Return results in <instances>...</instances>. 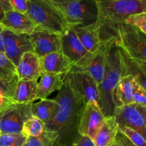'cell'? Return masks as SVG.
Returning <instances> with one entry per match:
<instances>
[{
  "mask_svg": "<svg viewBox=\"0 0 146 146\" xmlns=\"http://www.w3.org/2000/svg\"><path fill=\"white\" fill-rule=\"evenodd\" d=\"M9 4L11 10L21 14H27L28 10L27 0H9Z\"/></svg>",
  "mask_w": 146,
  "mask_h": 146,
  "instance_id": "33",
  "label": "cell"
},
{
  "mask_svg": "<svg viewBox=\"0 0 146 146\" xmlns=\"http://www.w3.org/2000/svg\"><path fill=\"white\" fill-rule=\"evenodd\" d=\"M44 131V124L37 118L31 116L24 123L21 133L27 137H35Z\"/></svg>",
  "mask_w": 146,
  "mask_h": 146,
  "instance_id": "28",
  "label": "cell"
},
{
  "mask_svg": "<svg viewBox=\"0 0 146 146\" xmlns=\"http://www.w3.org/2000/svg\"><path fill=\"white\" fill-rule=\"evenodd\" d=\"M74 29L84 48L90 54L96 53L104 44V41L100 37L98 21L86 27H74Z\"/></svg>",
  "mask_w": 146,
  "mask_h": 146,
  "instance_id": "17",
  "label": "cell"
},
{
  "mask_svg": "<svg viewBox=\"0 0 146 146\" xmlns=\"http://www.w3.org/2000/svg\"><path fill=\"white\" fill-rule=\"evenodd\" d=\"M53 5L62 14L68 27H86L98 21L96 0H74Z\"/></svg>",
  "mask_w": 146,
  "mask_h": 146,
  "instance_id": "5",
  "label": "cell"
},
{
  "mask_svg": "<svg viewBox=\"0 0 146 146\" xmlns=\"http://www.w3.org/2000/svg\"><path fill=\"white\" fill-rule=\"evenodd\" d=\"M34 53L38 57L61 51V35L36 27L29 35Z\"/></svg>",
  "mask_w": 146,
  "mask_h": 146,
  "instance_id": "12",
  "label": "cell"
},
{
  "mask_svg": "<svg viewBox=\"0 0 146 146\" xmlns=\"http://www.w3.org/2000/svg\"><path fill=\"white\" fill-rule=\"evenodd\" d=\"M96 1H115V0H96Z\"/></svg>",
  "mask_w": 146,
  "mask_h": 146,
  "instance_id": "42",
  "label": "cell"
},
{
  "mask_svg": "<svg viewBox=\"0 0 146 146\" xmlns=\"http://www.w3.org/2000/svg\"><path fill=\"white\" fill-rule=\"evenodd\" d=\"M27 137L22 133H1L0 146H23Z\"/></svg>",
  "mask_w": 146,
  "mask_h": 146,
  "instance_id": "29",
  "label": "cell"
},
{
  "mask_svg": "<svg viewBox=\"0 0 146 146\" xmlns=\"http://www.w3.org/2000/svg\"><path fill=\"white\" fill-rule=\"evenodd\" d=\"M2 37L4 54L16 67L23 54L34 51L29 34H19L3 27Z\"/></svg>",
  "mask_w": 146,
  "mask_h": 146,
  "instance_id": "11",
  "label": "cell"
},
{
  "mask_svg": "<svg viewBox=\"0 0 146 146\" xmlns=\"http://www.w3.org/2000/svg\"><path fill=\"white\" fill-rule=\"evenodd\" d=\"M17 72L19 80L38 81L43 73L39 58L34 51H29L21 56L17 66Z\"/></svg>",
  "mask_w": 146,
  "mask_h": 146,
  "instance_id": "14",
  "label": "cell"
},
{
  "mask_svg": "<svg viewBox=\"0 0 146 146\" xmlns=\"http://www.w3.org/2000/svg\"><path fill=\"white\" fill-rule=\"evenodd\" d=\"M0 78L11 84L19 81L17 67L2 52H0Z\"/></svg>",
  "mask_w": 146,
  "mask_h": 146,
  "instance_id": "26",
  "label": "cell"
},
{
  "mask_svg": "<svg viewBox=\"0 0 146 146\" xmlns=\"http://www.w3.org/2000/svg\"><path fill=\"white\" fill-rule=\"evenodd\" d=\"M119 131H121L135 146H146L145 138L137 131L128 127L121 128Z\"/></svg>",
  "mask_w": 146,
  "mask_h": 146,
  "instance_id": "31",
  "label": "cell"
},
{
  "mask_svg": "<svg viewBox=\"0 0 146 146\" xmlns=\"http://www.w3.org/2000/svg\"><path fill=\"white\" fill-rule=\"evenodd\" d=\"M4 14H5V11H4V10L3 9L1 4H0V23H1V21H2L3 18H4Z\"/></svg>",
  "mask_w": 146,
  "mask_h": 146,
  "instance_id": "41",
  "label": "cell"
},
{
  "mask_svg": "<svg viewBox=\"0 0 146 146\" xmlns=\"http://www.w3.org/2000/svg\"><path fill=\"white\" fill-rule=\"evenodd\" d=\"M99 106L92 103H86L83 109L78 125L79 135L94 139L105 120Z\"/></svg>",
  "mask_w": 146,
  "mask_h": 146,
  "instance_id": "13",
  "label": "cell"
},
{
  "mask_svg": "<svg viewBox=\"0 0 146 146\" xmlns=\"http://www.w3.org/2000/svg\"><path fill=\"white\" fill-rule=\"evenodd\" d=\"M115 31L118 44L130 58L146 62L145 34L125 23L117 25Z\"/></svg>",
  "mask_w": 146,
  "mask_h": 146,
  "instance_id": "6",
  "label": "cell"
},
{
  "mask_svg": "<svg viewBox=\"0 0 146 146\" xmlns=\"http://www.w3.org/2000/svg\"><path fill=\"white\" fill-rule=\"evenodd\" d=\"M113 116L118 128L128 127L146 136V106L132 104L115 107Z\"/></svg>",
  "mask_w": 146,
  "mask_h": 146,
  "instance_id": "8",
  "label": "cell"
},
{
  "mask_svg": "<svg viewBox=\"0 0 146 146\" xmlns=\"http://www.w3.org/2000/svg\"><path fill=\"white\" fill-rule=\"evenodd\" d=\"M44 1L51 3V4H62V3L68 2V1H74V0H44Z\"/></svg>",
  "mask_w": 146,
  "mask_h": 146,
  "instance_id": "40",
  "label": "cell"
},
{
  "mask_svg": "<svg viewBox=\"0 0 146 146\" xmlns=\"http://www.w3.org/2000/svg\"><path fill=\"white\" fill-rule=\"evenodd\" d=\"M134 79L131 76H124L115 86L112 94L114 107L133 103V86Z\"/></svg>",
  "mask_w": 146,
  "mask_h": 146,
  "instance_id": "20",
  "label": "cell"
},
{
  "mask_svg": "<svg viewBox=\"0 0 146 146\" xmlns=\"http://www.w3.org/2000/svg\"><path fill=\"white\" fill-rule=\"evenodd\" d=\"M108 146H135L132 143L131 141L121 131H118L115 139L112 143Z\"/></svg>",
  "mask_w": 146,
  "mask_h": 146,
  "instance_id": "35",
  "label": "cell"
},
{
  "mask_svg": "<svg viewBox=\"0 0 146 146\" xmlns=\"http://www.w3.org/2000/svg\"><path fill=\"white\" fill-rule=\"evenodd\" d=\"M64 82L82 96L86 102L92 103L99 106L98 84L86 72L71 68L64 75Z\"/></svg>",
  "mask_w": 146,
  "mask_h": 146,
  "instance_id": "9",
  "label": "cell"
},
{
  "mask_svg": "<svg viewBox=\"0 0 146 146\" xmlns=\"http://www.w3.org/2000/svg\"><path fill=\"white\" fill-rule=\"evenodd\" d=\"M0 4L2 7L4 11H9L11 10V6L9 4V0H0Z\"/></svg>",
  "mask_w": 146,
  "mask_h": 146,
  "instance_id": "38",
  "label": "cell"
},
{
  "mask_svg": "<svg viewBox=\"0 0 146 146\" xmlns=\"http://www.w3.org/2000/svg\"><path fill=\"white\" fill-rule=\"evenodd\" d=\"M58 109V104L55 99H43L38 103H32L31 113L44 124L49 122L56 115Z\"/></svg>",
  "mask_w": 146,
  "mask_h": 146,
  "instance_id": "24",
  "label": "cell"
},
{
  "mask_svg": "<svg viewBox=\"0 0 146 146\" xmlns=\"http://www.w3.org/2000/svg\"><path fill=\"white\" fill-rule=\"evenodd\" d=\"M125 23L135 27L146 34V12L131 15L125 20Z\"/></svg>",
  "mask_w": 146,
  "mask_h": 146,
  "instance_id": "30",
  "label": "cell"
},
{
  "mask_svg": "<svg viewBox=\"0 0 146 146\" xmlns=\"http://www.w3.org/2000/svg\"><path fill=\"white\" fill-rule=\"evenodd\" d=\"M2 31L3 27L0 24V52L4 53V44H3V37H2Z\"/></svg>",
  "mask_w": 146,
  "mask_h": 146,
  "instance_id": "39",
  "label": "cell"
},
{
  "mask_svg": "<svg viewBox=\"0 0 146 146\" xmlns=\"http://www.w3.org/2000/svg\"><path fill=\"white\" fill-rule=\"evenodd\" d=\"M106 41H104L101 48L96 53L94 54L88 65L83 69L80 70L89 74L97 84L101 83L104 75L106 64Z\"/></svg>",
  "mask_w": 146,
  "mask_h": 146,
  "instance_id": "23",
  "label": "cell"
},
{
  "mask_svg": "<svg viewBox=\"0 0 146 146\" xmlns=\"http://www.w3.org/2000/svg\"><path fill=\"white\" fill-rule=\"evenodd\" d=\"M61 51L72 63V67L76 69L85 68L94 55L84 48L71 27L67 26L66 31L61 34Z\"/></svg>",
  "mask_w": 146,
  "mask_h": 146,
  "instance_id": "7",
  "label": "cell"
},
{
  "mask_svg": "<svg viewBox=\"0 0 146 146\" xmlns=\"http://www.w3.org/2000/svg\"><path fill=\"white\" fill-rule=\"evenodd\" d=\"M16 84L7 82L0 78V93L3 94L5 97L11 99L14 93Z\"/></svg>",
  "mask_w": 146,
  "mask_h": 146,
  "instance_id": "34",
  "label": "cell"
},
{
  "mask_svg": "<svg viewBox=\"0 0 146 146\" xmlns=\"http://www.w3.org/2000/svg\"><path fill=\"white\" fill-rule=\"evenodd\" d=\"M0 24L4 28L19 34L30 35L35 29L36 26L26 14L14 10L5 11L4 17Z\"/></svg>",
  "mask_w": 146,
  "mask_h": 146,
  "instance_id": "15",
  "label": "cell"
},
{
  "mask_svg": "<svg viewBox=\"0 0 146 146\" xmlns=\"http://www.w3.org/2000/svg\"><path fill=\"white\" fill-rule=\"evenodd\" d=\"M58 133L44 131L35 137H27L23 146H53L56 140Z\"/></svg>",
  "mask_w": 146,
  "mask_h": 146,
  "instance_id": "27",
  "label": "cell"
},
{
  "mask_svg": "<svg viewBox=\"0 0 146 146\" xmlns=\"http://www.w3.org/2000/svg\"><path fill=\"white\" fill-rule=\"evenodd\" d=\"M133 103L146 106V90L135 81L133 86Z\"/></svg>",
  "mask_w": 146,
  "mask_h": 146,
  "instance_id": "32",
  "label": "cell"
},
{
  "mask_svg": "<svg viewBox=\"0 0 146 146\" xmlns=\"http://www.w3.org/2000/svg\"><path fill=\"white\" fill-rule=\"evenodd\" d=\"M96 4L98 11L97 21L102 41L115 37L116 26L125 23L128 17L146 12V0L96 1Z\"/></svg>",
  "mask_w": 146,
  "mask_h": 146,
  "instance_id": "2",
  "label": "cell"
},
{
  "mask_svg": "<svg viewBox=\"0 0 146 146\" xmlns=\"http://www.w3.org/2000/svg\"><path fill=\"white\" fill-rule=\"evenodd\" d=\"M31 104L13 102L0 113V131L1 133H21L24 123L32 116Z\"/></svg>",
  "mask_w": 146,
  "mask_h": 146,
  "instance_id": "10",
  "label": "cell"
},
{
  "mask_svg": "<svg viewBox=\"0 0 146 146\" xmlns=\"http://www.w3.org/2000/svg\"><path fill=\"white\" fill-rule=\"evenodd\" d=\"M37 84L36 100L46 99L54 91H58L64 86V75L42 74Z\"/></svg>",
  "mask_w": 146,
  "mask_h": 146,
  "instance_id": "19",
  "label": "cell"
},
{
  "mask_svg": "<svg viewBox=\"0 0 146 146\" xmlns=\"http://www.w3.org/2000/svg\"><path fill=\"white\" fill-rule=\"evenodd\" d=\"M12 103L13 101L10 98H7L0 93V113Z\"/></svg>",
  "mask_w": 146,
  "mask_h": 146,
  "instance_id": "37",
  "label": "cell"
},
{
  "mask_svg": "<svg viewBox=\"0 0 146 146\" xmlns=\"http://www.w3.org/2000/svg\"><path fill=\"white\" fill-rule=\"evenodd\" d=\"M38 81L19 80L11 100L17 104H32L36 100Z\"/></svg>",
  "mask_w": 146,
  "mask_h": 146,
  "instance_id": "18",
  "label": "cell"
},
{
  "mask_svg": "<svg viewBox=\"0 0 146 146\" xmlns=\"http://www.w3.org/2000/svg\"><path fill=\"white\" fill-rule=\"evenodd\" d=\"M121 54L125 68V76H131L135 82L146 90V62H141L130 58L122 48Z\"/></svg>",
  "mask_w": 146,
  "mask_h": 146,
  "instance_id": "22",
  "label": "cell"
},
{
  "mask_svg": "<svg viewBox=\"0 0 146 146\" xmlns=\"http://www.w3.org/2000/svg\"><path fill=\"white\" fill-rule=\"evenodd\" d=\"M43 74H64L71 69L73 64L68 58L61 52L51 53L39 58Z\"/></svg>",
  "mask_w": 146,
  "mask_h": 146,
  "instance_id": "16",
  "label": "cell"
},
{
  "mask_svg": "<svg viewBox=\"0 0 146 146\" xmlns=\"http://www.w3.org/2000/svg\"><path fill=\"white\" fill-rule=\"evenodd\" d=\"M1 131H0V135H1Z\"/></svg>",
  "mask_w": 146,
  "mask_h": 146,
  "instance_id": "43",
  "label": "cell"
},
{
  "mask_svg": "<svg viewBox=\"0 0 146 146\" xmlns=\"http://www.w3.org/2000/svg\"><path fill=\"white\" fill-rule=\"evenodd\" d=\"M64 83L55 98L58 109L54 118L44 124L45 131L58 133L82 113L86 104L82 96L76 93L66 83Z\"/></svg>",
  "mask_w": 146,
  "mask_h": 146,
  "instance_id": "3",
  "label": "cell"
},
{
  "mask_svg": "<svg viewBox=\"0 0 146 146\" xmlns=\"http://www.w3.org/2000/svg\"><path fill=\"white\" fill-rule=\"evenodd\" d=\"M71 146H96L92 139L88 136L79 135Z\"/></svg>",
  "mask_w": 146,
  "mask_h": 146,
  "instance_id": "36",
  "label": "cell"
},
{
  "mask_svg": "<svg viewBox=\"0 0 146 146\" xmlns=\"http://www.w3.org/2000/svg\"><path fill=\"white\" fill-rule=\"evenodd\" d=\"M27 15L36 27L62 34L67 28L62 14L51 3L44 0H27Z\"/></svg>",
  "mask_w": 146,
  "mask_h": 146,
  "instance_id": "4",
  "label": "cell"
},
{
  "mask_svg": "<svg viewBox=\"0 0 146 146\" xmlns=\"http://www.w3.org/2000/svg\"><path fill=\"white\" fill-rule=\"evenodd\" d=\"M81 113L58 132V136L53 146L72 145L73 143L79 135L78 132V125Z\"/></svg>",
  "mask_w": 146,
  "mask_h": 146,
  "instance_id": "25",
  "label": "cell"
},
{
  "mask_svg": "<svg viewBox=\"0 0 146 146\" xmlns=\"http://www.w3.org/2000/svg\"><path fill=\"white\" fill-rule=\"evenodd\" d=\"M106 44V64L102 81L98 84V104L105 117L113 115L112 94L115 86L125 76L121 48L115 37L107 40Z\"/></svg>",
  "mask_w": 146,
  "mask_h": 146,
  "instance_id": "1",
  "label": "cell"
},
{
  "mask_svg": "<svg viewBox=\"0 0 146 146\" xmlns=\"http://www.w3.org/2000/svg\"><path fill=\"white\" fill-rule=\"evenodd\" d=\"M118 131L115 117L113 115L106 117L93 141L96 146H108L114 141Z\"/></svg>",
  "mask_w": 146,
  "mask_h": 146,
  "instance_id": "21",
  "label": "cell"
}]
</instances>
